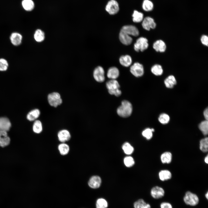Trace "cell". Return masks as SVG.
<instances>
[{"label":"cell","instance_id":"obj_1","mask_svg":"<svg viewBox=\"0 0 208 208\" xmlns=\"http://www.w3.org/2000/svg\"><path fill=\"white\" fill-rule=\"evenodd\" d=\"M132 110L131 103L127 100H124L121 102V105L117 109V113L119 116L125 118L131 115Z\"/></svg>","mask_w":208,"mask_h":208},{"label":"cell","instance_id":"obj_2","mask_svg":"<svg viewBox=\"0 0 208 208\" xmlns=\"http://www.w3.org/2000/svg\"><path fill=\"white\" fill-rule=\"evenodd\" d=\"M106 86L110 94L117 97L121 95L122 92L120 89V85L116 79H111L107 81L106 83Z\"/></svg>","mask_w":208,"mask_h":208},{"label":"cell","instance_id":"obj_3","mask_svg":"<svg viewBox=\"0 0 208 208\" xmlns=\"http://www.w3.org/2000/svg\"><path fill=\"white\" fill-rule=\"evenodd\" d=\"M183 200L187 205L193 206L196 205L199 202V198L197 195L189 191L185 193Z\"/></svg>","mask_w":208,"mask_h":208},{"label":"cell","instance_id":"obj_4","mask_svg":"<svg viewBox=\"0 0 208 208\" xmlns=\"http://www.w3.org/2000/svg\"><path fill=\"white\" fill-rule=\"evenodd\" d=\"M47 100L49 104L55 107L60 105L62 102L60 94L56 92L49 94L47 96Z\"/></svg>","mask_w":208,"mask_h":208},{"label":"cell","instance_id":"obj_5","mask_svg":"<svg viewBox=\"0 0 208 208\" xmlns=\"http://www.w3.org/2000/svg\"><path fill=\"white\" fill-rule=\"evenodd\" d=\"M149 44L148 39L146 38L141 37L138 38L134 44V48L135 51L143 52L148 47Z\"/></svg>","mask_w":208,"mask_h":208},{"label":"cell","instance_id":"obj_6","mask_svg":"<svg viewBox=\"0 0 208 208\" xmlns=\"http://www.w3.org/2000/svg\"><path fill=\"white\" fill-rule=\"evenodd\" d=\"M130 71L135 77H141L144 74V70L143 66L139 62H135L131 66Z\"/></svg>","mask_w":208,"mask_h":208},{"label":"cell","instance_id":"obj_7","mask_svg":"<svg viewBox=\"0 0 208 208\" xmlns=\"http://www.w3.org/2000/svg\"><path fill=\"white\" fill-rule=\"evenodd\" d=\"M105 10L111 15L116 14L119 10V6L118 2L115 0H110L107 4Z\"/></svg>","mask_w":208,"mask_h":208},{"label":"cell","instance_id":"obj_8","mask_svg":"<svg viewBox=\"0 0 208 208\" xmlns=\"http://www.w3.org/2000/svg\"><path fill=\"white\" fill-rule=\"evenodd\" d=\"M93 75L95 80L99 82H102L105 80V71L102 66H99L95 68Z\"/></svg>","mask_w":208,"mask_h":208},{"label":"cell","instance_id":"obj_9","mask_svg":"<svg viewBox=\"0 0 208 208\" xmlns=\"http://www.w3.org/2000/svg\"><path fill=\"white\" fill-rule=\"evenodd\" d=\"M142 26L144 29L149 31L151 29H155L156 27V24L153 18L148 16L143 19Z\"/></svg>","mask_w":208,"mask_h":208},{"label":"cell","instance_id":"obj_10","mask_svg":"<svg viewBox=\"0 0 208 208\" xmlns=\"http://www.w3.org/2000/svg\"><path fill=\"white\" fill-rule=\"evenodd\" d=\"M121 30L130 36H137L139 34L138 29L135 26L133 25H125L122 27Z\"/></svg>","mask_w":208,"mask_h":208},{"label":"cell","instance_id":"obj_11","mask_svg":"<svg viewBox=\"0 0 208 208\" xmlns=\"http://www.w3.org/2000/svg\"><path fill=\"white\" fill-rule=\"evenodd\" d=\"M165 194L164 189L161 187L155 186L152 188L151 191V194L153 198L158 199L163 197Z\"/></svg>","mask_w":208,"mask_h":208},{"label":"cell","instance_id":"obj_12","mask_svg":"<svg viewBox=\"0 0 208 208\" xmlns=\"http://www.w3.org/2000/svg\"><path fill=\"white\" fill-rule=\"evenodd\" d=\"M153 47L157 52L164 53L166 49V45L165 42L162 40H158L153 43Z\"/></svg>","mask_w":208,"mask_h":208},{"label":"cell","instance_id":"obj_13","mask_svg":"<svg viewBox=\"0 0 208 208\" xmlns=\"http://www.w3.org/2000/svg\"><path fill=\"white\" fill-rule=\"evenodd\" d=\"M57 137L59 140L60 142L65 143L70 140L71 135L68 131L64 129L60 130L58 132Z\"/></svg>","mask_w":208,"mask_h":208},{"label":"cell","instance_id":"obj_14","mask_svg":"<svg viewBox=\"0 0 208 208\" xmlns=\"http://www.w3.org/2000/svg\"><path fill=\"white\" fill-rule=\"evenodd\" d=\"M11 43L14 46H18L20 45L22 42L23 36L20 33L14 32L12 33L10 37Z\"/></svg>","mask_w":208,"mask_h":208},{"label":"cell","instance_id":"obj_15","mask_svg":"<svg viewBox=\"0 0 208 208\" xmlns=\"http://www.w3.org/2000/svg\"><path fill=\"white\" fill-rule=\"evenodd\" d=\"M119 37L120 42L126 45L130 44L132 42L133 39L131 36L121 30L119 34Z\"/></svg>","mask_w":208,"mask_h":208},{"label":"cell","instance_id":"obj_16","mask_svg":"<svg viewBox=\"0 0 208 208\" xmlns=\"http://www.w3.org/2000/svg\"><path fill=\"white\" fill-rule=\"evenodd\" d=\"M101 183L100 177L98 176H92L88 181L89 187L93 189H96L99 187Z\"/></svg>","mask_w":208,"mask_h":208},{"label":"cell","instance_id":"obj_17","mask_svg":"<svg viewBox=\"0 0 208 208\" xmlns=\"http://www.w3.org/2000/svg\"><path fill=\"white\" fill-rule=\"evenodd\" d=\"M10 139L6 131H0V146L4 147L10 143Z\"/></svg>","mask_w":208,"mask_h":208},{"label":"cell","instance_id":"obj_18","mask_svg":"<svg viewBox=\"0 0 208 208\" xmlns=\"http://www.w3.org/2000/svg\"><path fill=\"white\" fill-rule=\"evenodd\" d=\"M11 127L10 122L8 118H0V131L7 132L9 130Z\"/></svg>","mask_w":208,"mask_h":208},{"label":"cell","instance_id":"obj_19","mask_svg":"<svg viewBox=\"0 0 208 208\" xmlns=\"http://www.w3.org/2000/svg\"><path fill=\"white\" fill-rule=\"evenodd\" d=\"M119 71L116 67H112L108 70L107 73V77L111 79H116L119 76Z\"/></svg>","mask_w":208,"mask_h":208},{"label":"cell","instance_id":"obj_20","mask_svg":"<svg viewBox=\"0 0 208 208\" xmlns=\"http://www.w3.org/2000/svg\"><path fill=\"white\" fill-rule=\"evenodd\" d=\"M177 80L175 77L172 75L167 77L164 80V83L168 88H171L177 84Z\"/></svg>","mask_w":208,"mask_h":208},{"label":"cell","instance_id":"obj_21","mask_svg":"<svg viewBox=\"0 0 208 208\" xmlns=\"http://www.w3.org/2000/svg\"><path fill=\"white\" fill-rule=\"evenodd\" d=\"M120 64L122 66L128 67L131 64L132 59L131 57L129 55H125L121 56L119 59Z\"/></svg>","mask_w":208,"mask_h":208},{"label":"cell","instance_id":"obj_22","mask_svg":"<svg viewBox=\"0 0 208 208\" xmlns=\"http://www.w3.org/2000/svg\"><path fill=\"white\" fill-rule=\"evenodd\" d=\"M58 149L61 155H65L69 153L70 147L68 144L65 143H61L58 145Z\"/></svg>","mask_w":208,"mask_h":208},{"label":"cell","instance_id":"obj_23","mask_svg":"<svg viewBox=\"0 0 208 208\" xmlns=\"http://www.w3.org/2000/svg\"><path fill=\"white\" fill-rule=\"evenodd\" d=\"M152 73L155 76L161 75L163 73V69L162 66L158 64H155L151 68Z\"/></svg>","mask_w":208,"mask_h":208},{"label":"cell","instance_id":"obj_24","mask_svg":"<svg viewBox=\"0 0 208 208\" xmlns=\"http://www.w3.org/2000/svg\"><path fill=\"white\" fill-rule=\"evenodd\" d=\"M22 5L24 9L28 11L32 10L34 7V3L32 0H23Z\"/></svg>","mask_w":208,"mask_h":208},{"label":"cell","instance_id":"obj_25","mask_svg":"<svg viewBox=\"0 0 208 208\" xmlns=\"http://www.w3.org/2000/svg\"><path fill=\"white\" fill-rule=\"evenodd\" d=\"M159 176L161 180L165 181L171 179L172 177V174L168 170H162L159 172Z\"/></svg>","mask_w":208,"mask_h":208},{"label":"cell","instance_id":"obj_26","mask_svg":"<svg viewBox=\"0 0 208 208\" xmlns=\"http://www.w3.org/2000/svg\"><path fill=\"white\" fill-rule=\"evenodd\" d=\"M40 112L38 109H35L31 111L27 114V119L32 121L37 119L40 116Z\"/></svg>","mask_w":208,"mask_h":208},{"label":"cell","instance_id":"obj_27","mask_svg":"<svg viewBox=\"0 0 208 208\" xmlns=\"http://www.w3.org/2000/svg\"><path fill=\"white\" fill-rule=\"evenodd\" d=\"M34 38L37 42H42L44 40L45 38L44 33L41 30L37 29L35 31L34 34Z\"/></svg>","mask_w":208,"mask_h":208},{"label":"cell","instance_id":"obj_28","mask_svg":"<svg viewBox=\"0 0 208 208\" xmlns=\"http://www.w3.org/2000/svg\"><path fill=\"white\" fill-rule=\"evenodd\" d=\"M161 160L163 164H169L171 161L172 155L171 153L166 152L163 153L160 157Z\"/></svg>","mask_w":208,"mask_h":208},{"label":"cell","instance_id":"obj_29","mask_svg":"<svg viewBox=\"0 0 208 208\" xmlns=\"http://www.w3.org/2000/svg\"><path fill=\"white\" fill-rule=\"evenodd\" d=\"M134 207V208H151L150 205L146 203L142 199H140L135 202Z\"/></svg>","mask_w":208,"mask_h":208},{"label":"cell","instance_id":"obj_30","mask_svg":"<svg viewBox=\"0 0 208 208\" xmlns=\"http://www.w3.org/2000/svg\"><path fill=\"white\" fill-rule=\"evenodd\" d=\"M198 128L204 135H207L208 133V120H205L202 121L199 125Z\"/></svg>","mask_w":208,"mask_h":208},{"label":"cell","instance_id":"obj_31","mask_svg":"<svg viewBox=\"0 0 208 208\" xmlns=\"http://www.w3.org/2000/svg\"><path fill=\"white\" fill-rule=\"evenodd\" d=\"M133 21L135 23H140L143 19L144 15L143 13L137 10H134L132 15Z\"/></svg>","mask_w":208,"mask_h":208},{"label":"cell","instance_id":"obj_32","mask_svg":"<svg viewBox=\"0 0 208 208\" xmlns=\"http://www.w3.org/2000/svg\"><path fill=\"white\" fill-rule=\"evenodd\" d=\"M200 148L203 152H206L208 150V138L206 137L201 140L200 142Z\"/></svg>","mask_w":208,"mask_h":208},{"label":"cell","instance_id":"obj_33","mask_svg":"<svg viewBox=\"0 0 208 208\" xmlns=\"http://www.w3.org/2000/svg\"><path fill=\"white\" fill-rule=\"evenodd\" d=\"M33 129L34 132L36 133H40L42 130V126L41 122L37 120L34 122L33 126Z\"/></svg>","mask_w":208,"mask_h":208},{"label":"cell","instance_id":"obj_34","mask_svg":"<svg viewBox=\"0 0 208 208\" xmlns=\"http://www.w3.org/2000/svg\"><path fill=\"white\" fill-rule=\"evenodd\" d=\"M142 7L144 10L149 11L153 9V5L151 1L149 0H144L142 3Z\"/></svg>","mask_w":208,"mask_h":208},{"label":"cell","instance_id":"obj_35","mask_svg":"<svg viewBox=\"0 0 208 208\" xmlns=\"http://www.w3.org/2000/svg\"><path fill=\"white\" fill-rule=\"evenodd\" d=\"M158 119L161 123L165 125L169 122L170 120V117L167 114L163 113L160 115Z\"/></svg>","mask_w":208,"mask_h":208},{"label":"cell","instance_id":"obj_36","mask_svg":"<svg viewBox=\"0 0 208 208\" xmlns=\"http://www.w3.org/2000/svg\"><path fill=\"white\" fill-rule=\"evenodd\" d=\"M122 149L124 153L127 155L131 154L134 151L133 148L128 142H126L123 145Z\"/></svg>","mask_w":208,"mask_h":208},{"label":"cell","instance_id":"obj_37","mask_svg":"<svg viewBox=\"0 0 208 208\" xmlns=\"http://www.w3.org/2000/svg\"><path fill=\"white\" fill-rule=\"evenodd\" d=\"M108 203L104 199L100 198L97 199L96 203V208H107Z\"/></svg>","mask_w":208,"mask_h":208},{"label":"cell","instance_id":"obj_38","mask_svg":"<svg viewBox=\"0 0 208 208\" xmlns=\"http://www.w3.org/2000/svg\"><path fill=\"white\" fill-rule=\"evenodd\" d=\"M9 64L7 61L4 58H0V71H6L8 68Z\"/></svg>","mask_w":208,"mask_h":208},{"label":"cell","instance_id":"obj_39","mask_svg":"<svg viewBox=\"0 0 208 208\" xmlns=\"http://www.w3.org/2000/svg\"><path fill=\"white\" fill-rule=\"evenodd\" d=\"M153 132L151 129L147 128L143 131L142 134L147 139L149 140L152 137Z\"/></svg>","mask_w":208,"mask_h":208},{"label":"cell","instance_id":"obj_40","mask_svg":"<svg viewBox=\"0 0 208 208\" xmlns=\"http://www.w3.org/2000/svg\"><path fill=\"white\" fill-rule=\"evenodd\" d=\"M124 161L125 165L127 167L132 166L135 162L133 159L130 156L125 157L124 159Z\"/></svg>","mask_w":208,"mask_h":208},{"label":"cell","instance_id":"obj_41","mask_svg":"<svg viewBox=\"0 0 208 208\" xmlns=\"http://www.w3.org/2000/svg\"><path fill=\"white\" fill-rule=\"evenodd\" d=\"M201 43L207 47L208 46V37L206 35H203L200 38Z\"/></svg>","mask_w":208,"mask_h":208},{"label":"cell","instance_id":"obj_42","mask_svg":"<svg viewBox=\"0 0 208 208\" xmlns=\"http://www.w3.org/2000/svg\"><path fill=\"white\" fill-rule=\"evenodd\" d=\"M160 208H172V205L167 202H163L160 205Z\"/></svg>","mask_w":208,"mask_h":208},{"label":"cell","instance_id":"obj_43","mask_svg":"<svg viewBox=\"0 0 208 208\" xmlns=\"http://www.w3.org/2000/svg\"><path fill=\"white\" fill-rule=\"evenodd\" d=\"M208 108H206L203 112V115L205 120H208Z\"/></svg>","mask_w":208,"mask_h":208},{"label":"cell","instance_id":"obj_44","mask_svg":"<svg viewBox=\"0 0 208 208\" xmlns=\"http://www.w3.org/2000/svg\"><path fill=\"white\" fill-rule=\"evenodd\" d=\"M205 162L207 164L208 163V156L207 155L205 157L204 159Z\"/></svg>","mask_w":208,"mask_h":208},{"label":"cell","instance_id":"obj_45","mask_svg":"<svg viewBox=\"0 0 208 208\" xmlns=\"http://www.w3.org/2000/svg\"><path fill=\"white\" fill-rule=\"evenodd\" d=\"M205 196L207 199H208V192L205 194Z\"/></svg>","mask_w":208,"mask_h":208}]
</instances>
